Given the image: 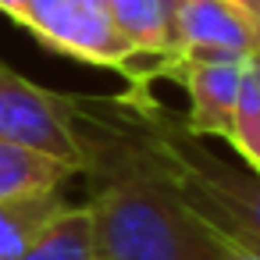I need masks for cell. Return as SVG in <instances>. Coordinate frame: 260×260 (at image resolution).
<instances>
[{
  "label": "cell",
  "instance_id": "6da1fadb",
  "mask_svg": "<svg viewBox=\"0 0 260 260\" xmlns=\"http://www.w3.org/2000/svg\"><path fill=\"white\" fill-rule=\"evenodd\" d=\"M100 260H214L221 235L164 182L114 96L68 93Z\"/></svg>",
  "mask_w": 260,
  "mask_h": 260
},
{
  "label": "cell",
  "instance_id": "7a4b0ae2",
  "mask_svg": "<svg viewBox=\"0 0 260 260\" xmlns=\"http://www.w3.org/2000/svg\"><path fill=\"white\" fill-rule=\"evenodd\" d=\"M114 100L175 196L217 235L239 246H260V175L217 157L207 139L192 136L182 118L146 93V86H132Z\"/></svg>",
  "mask_w": 260,
  "mask_h": 260
},
{
  "label": "cell",
  "instance_id": "3957f363",
  "mask_svg": "<svg viewBox=\"0 0 260 260\" xmlns=\"http://www.w3.org/2000/svg\"><path fill=\"white\" fill-rule=\"evenodd\" d=\"M15 25L29 29L54 54L128 75L132 86H150L157 79L153 61L128 43L114 18L93 0H29Z\"/></svg>",
  "mask_w": 260,
  "mask_h": 260
},
{
  "label": "cell",
  "instance_id": "277c9868",
  "mask_svg": "<svg viewBox=\"0 0 260 260\" xmlns=\"http://www.w3.org/2000/svg\"><path fill=\"white\" fill-rule=\"evenodd\" d=\"M0 139L50 153L82 171V143L72 121L68 93L36 86L0 61Z\"/></svg>",
  "mask_w": 260,
  "mask_h": 260
},
{
  "label": "cell",
  "instance_id": "5b68a950",
  "mask_svg": "<svg viewBox=\"0 0 260 260\" xmlns=\"http://www.w3.org/2000/svg\"><path fill=\"white\" fill-rule=\"evenodd\" d=\"M242 68L246 57H196V54H178L168 61L160 79L182 82L189 93V114L182 118L192 136L203 139H232V118H235V100L242 86Z\"/></svg>",
  "mask_w": 260,
  "mask_h": 260
},
{
  "label": "cell",
  "instance_id": "8992f818",
  "mask_svg": "<svg viewBox=\"0 0 260 260\" xmlns=\"http://www.w3.org/2000/svg\"><path fill=\"white\" fill-rule=\"evenodd\" d=\"M168 18L175 57H249L256 50L253 22L235 0H168Z\"/></svg>",
  "mask_w": 260,
  "mask_h": 260
},
{
  "label": "cell",
  "instance_id": "52a82bcc",
  "mask_svg": "<svg viewBox=\"0 0 260 260\" xmlns=\"http://www.w3.org/2000/svg\"><path fill=\"white\" fill-rule=\"evenodd\" d=\"M79 171L50 153L0 139V200H15L29 192H54Z\"/></svg>",
  "mask_w": 260,
  "mask_h": 260
},
{
  "label": "cell",
  "instance_id": "ba28073f",
  "mask_svg": "<svg viewBox=\"0 0 260 260\" xmlns=\"http://www.w3.org/2000/svg\"><path fill=\"white\" fill-rule=\"evenodd\" d=\"M15 260H100L89 210L68 203L29 239V246Z\"/></svg>",
  "mask_w": 260,
  "mask_h": 260
},
{
  "label": "cell",
  "instance_id": "9c48e42d",
  "mask_svg": "<svg viewBox=\"0 0 260 260\" xmlns=\"http://www.w3.org/2000/svg\"><path fill=\"white\" fill-rule=\"evenodd\" d=\"M64 207H68V200L61 189L0 200V260H15L29 246V239Z\"/></svg>",
  "mask_w": 260,
  "mask_h": 260
},
{
  "label": "cell",
  "instance_id": "30bf717a",
  "mask_svg": "<svg viewBox=\"0 0 260 260\" xmlns=\"http://www.w3.org/2000/svg\"><path fill=\"white\" fill-rule=\"evenodd\" d=\"M25 4H29V0H0V11H4V15L15 22V18H18V11H22Z\"/></svg>",
  "mask_w": 260,
  "mask_h": 260
},
{
  "label": "cell",
  "instance_id": "8fae6325",
  "mask_svg": "<svg viewBox=\"0 0 260 260\" xmlns=\"http://www.w3.org/2000/svg\"><path fill=\"white\" fill-rule=\"evenodd\" d=\"M242 164H246V168H253V171L260 175V136H256V143H253V150H249V157H246Z\"/></svg>",
  "mask_w": 260,
  "mask_h": 260
},
{
  "label": "cell",
  "instance_id": "7c38bea8",
  "mask_svg": "<svg viewBox=\"0 0 260 260\" xmlns=\"http://www.w3.org/2000/svg\"><path fill=\"white\" fill-rule=\"evenodd\" d=\"M246 15H249V22H253V32H256V50H253V54L260 57V11H256V8H246Z\"/></svg>",
  "mask_w": 260,
  "mask_h": 260
},
{
  "label": "cell",
  "instance_id": "4fadbf2b",
  "mask_svg": "<svg viewBox=\"0 0 260 260\" xmlns=\"http://www.w3.org/2000/svg\"><path fill=\"white\" fill-rule=\"evenodd\" d=\"M235 4H242V8H256V11H260V0H235Z\"/></svg>",
  "mask_w": 260,
  "mask_h": 260
}]
</instances>
